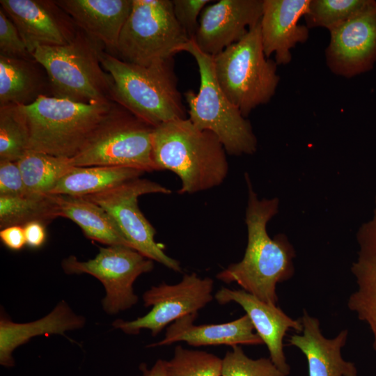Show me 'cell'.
<instances>
[{
	"label": "cell",
	"instance_id": "12",
	"mask_svg": "<svg viewBox=\"0 0 376 376\" xmlns=\"http://www.w3.org/2000/svg\"><path fill=\"white\" fill-rule=\"evenodd\" d=\"M213 283L211 278H201L191 273L184 275L176 284L162 283L152 286L143 295L144 306H152L150 312L132 321L116 320L112 325L127 334L149 329L155 336L168 324L184 315L198 313L210 303L213 299Z\"/></svg>",
	"mask_w": 376,
	"mask_h": 376
},
{
	"label": "cell",
	"instance_id": "36",
	"mask_svg": "<svg viewBox=\"0 0 376 376\" xmlns=\"http://www.w3.org/2000/svg\"><path fill=\"white\" fill-rule=\"evenodd\" d=\"M26 244L31 248H39L46 240L45 226L38 221H31L24 226Z\"/></svg>",
	"mask_w": 376,
	"mask_h": 376
},
{
	"label": "cell",
	"instance_id": "1",
	"mask_svg": "<svg viewBox=\"0 0 376 376\" xmlns=\"http://www.w3.org/2000/svg\"><path fill=\"white\" fill-rule=\"evenodd\" d=\"M245 180L248 189L246 248L243 258L219 272L217 278L226 283L235 282L259 299L276 305V284L292 276L295 250L285 235L271 238L267 231L268 221L278 212L279 199L259 200L246 173Z\"/></svg>",
	"mask_w": 376,
	"mask_h": 376
},
{
	"label": "cell",
	"instance_id": "19",
	"mask_svg": "<svg viewBox=\"0 0 376 376\" xmlns=\"http://www.w3.org/2000/svg\"><path fill=\"white\" fill-rule=\"evenodd\" d=\"M375 204L372 217L357 233L359 251L351 267L357 288L350 295L347 306L368 327L376 350V196Z\"/></svg>",
	"mask_w": 376,
	"mask_h": 376
},
{
	"label": "cell",
	"instance_id": "25",
	"mask_svg": "<svg viewBox=\"0 0 376 376\" xmlns=\"http://www.w3.org/2000/svg\"><path fill=\"white\" fill-rule=\"evenodd\" d=\"M142 170L119 166H74L49 194L85 196L139 178Z\"/></svg>",
	"mask_w": 376,
	"mask_h": 376
},
{
	"label": "cell",
	"instance_id": "13",
	"mask_svg": "<svg viewBox=\"0 0 376 376\" xmlns=\"http://www.w3.org/2000/svg\"><path fill=\"white\" fill-rule=\"evenodd\" d=\"M329 33L325 58L332 73L349 79L371 70L376 63V1Z\"/></svg>",
	"mask_w": 376,
	"mask_h": 376
},
{
	"label": "cell",
	"instance_id": "29",
	"mask_svg": "<svg viewBox=\"0 0 376 376\" xmlns=\"http://www.w3.org/2000/svg\"><path fill=\"white\" fill-rule=\"evenodd\" d=\"M375 0H311L304 16L308 28L323 27L329 31L357 15Z\"/></svg>",
	"mask_w": 376,
	"mask_h": 376
},
{
	"label": "cell",
	"instance_id": "22",
	"mask_svg": "<svg viewBox=\"0 0 376 376\" xmlns=\"http://www.w3.org/2000/svg\"><path fill=\"white\" fill-rule=\"evenodd\" d=\"M85 324L84 317L75 314L61 301L44 318L34 322L16 323L5 316L0 319V363L13 367V352L31 338L39 335L61 334L69 330L81 329Z\"/></svg>",
	"mask_w": 376,
	"mask_h": 376
},
{
	"label": "cell",
	"instance_id": "5",
	"mask_svg": "<svg viewBox=\"0 0 376 376\" xmlns=\"http://www.w3.org/2000/svg\"><path fill=\"white\" fill-rule=\"evenodd\" d=\"M113 103H82L42 95L30 104L21 105L29 128V150L73 157Z\"/></svg>",
	"mask_w": 376,
	"mask_h": 376
},
{
	"label": "cell",
	"instance_id": "7",
	"mask_svg": "<svg viewBox=\"0 0 376 376\" xmlns=\"http://www.w3.org/2000/svg\"><path fill=\"white\" fill-rule=\"evenodd\" d=\"M195 59L200 75L198 93H184L189 120L198 129L214 133L227 154L251 155L257 149V139L250 122L228 100L221 88L214 70L213 56L198 49L193 39L182 48Z\"/></svg>",
	"mask_w": 376,
	"mask_h": 376
},
{
	"label": "cell",
	"instance_id": "18",
	"mask_svg": "<svg viewBox=\"0 0 376 376\" xmlns=\"http://www.w3.org/2000/svg\"><path fill=\"white\" fill-rule=\"evenodd\" d=\"M79 29L116 56L132 0H56Z\"/></svg>",
	"mask_w": 376,
	"mask_h": 376
},
{
	"label": "cell",
	"instance_id": "35",
	"mask_svg": "<svg viewBox=\"0 0 376 376\" xmlns=\"http://www.w3.org/2000/svg\"><path fill=\"white\" fill-rule=\"evenodd\" d=\"M0 239L7 248L13 251H19L26 244L24 228L20 226H11L1 229Z\"/></svg>",
	"mask_w": 376,
	"mask_h": 376
},
{
	"label": "cell",
	"instance_id": "31",
	"mask_svg": "<svg viewBox=\"0 0 376 376\" xmlns=\"http://www.w3.org/2000/svg\"><path fill=\"white\" fill-rule=\"evenodd\" d=\"M222 359L221 376H285L270 358L252 359L235 345Z\"/></svg>",
	"mask_w": 376,
	"mask_h": 376
},
{
	"label": "cell",
	"instance_id": "16",
	"mask_svg": "<svg viewBox=\"0 0 376 376\" xmlns=\"http://www.w3.org/2000/svg\"><path fill=\"white\" fill-rule=\"evenodd\" d=\"M214 298L220 304L234 301L242 307L257 334L267 345L272 363L285 376L288 375L290 368L286 362L283 340L290 329L302 331L301 320L290 318L276 305L266 303L244 290L221 288Z\"/></svg>",
	"mask_w": 376,
	"mask_h": 376
},
{
	"label": "cell",
	"instance_id": "20",
	"mask_svg": "<svg viewBox=\"0 0 376 376\" xmlns=\"http://www.w3.org/2000/svg\"><path fill=\"white\" fill-rule=\"evenodd\" d=\"M198 313L188 314L171 323L164 338L147 347L169 345L183 341L194 347L207 345H263L260 337L246 314L233 321L221 324L196 325Z\"/></svg>",
	"mask_w": 376,
	"mask_h": 376
},
{
	"label": "cell",
	"instance_id": "11",
	"mask_svg": "<svg viewBox=\"0 0 376 376\" xmlns=\"http://www.w3.org/2000/svg\"><path fill=\"white\" fill-rule=\"evenodd\" d=\"M153 267V260L123 245L101 247L96 256L87 261L70 256L62 263L65 273L88 274L102 283L106 290L102 307L109 314L127 310L138 302L134 282L141 274L151 272Z\"/></svg>",
	"mask_w": 376,
	"mask_h": 376
},
{
	"label": "cell",
	"instance_id": "17",
	"mask_svg": "<svg viewBox=\"0 0 376 376\" xmlns=\"http://www.w3.org/2000/svg\"><path fill=\"white\" fill-rule=\"evenodd\" d=\"M310 1L263 0L260 21L263 50L267 58L274 54L277 65L290 63L291 49L307 41L309 29L298 22L307 13Z\"/></svg>",
	"mask_w": 376,
	"mask_h": 376
},
{
	"label": "cell",
	"instance_id": "4",
	"mask_svg": "<svg viewBox=\"0 0 376 376\" xmlns=\"http://www.w3.org/2000/svg\"><path fill=\"white\" fill-rule=\"evenodd\" d=\"M103 48L80 29L68 44L42 45L33 58L45 71L53 97L82 103L112 101L111 78L104 70Z\"/></svg>",
	"mask_w": 376,
	"mask_h": 376
},
{
	"label": "cell",
	"instance_id": "9",
	"mask_svg": "<svg viewBox=\"0 0 376 376\" xmlns=\"http://www.w3.org/2000/svg\"><path fill=\"white\" fill-rule=\"evenodd\" d=\"M189 40L174 16L172 0H132L116 56L148 66L173 58Z\"/></svg>",
	"mask_w": 376,
	"mask_h": 376
},
{
	"label": "cell",
	"instance_id": "8",
	"mask_svg": "<svg viewBox=\"0 0 376 376\" xmlns=\"http://www.w3.org/2000/svg\"><path fill=\"white\" fill-rule=\"evenodd\" d=\"M153 127L113 102L79 151L74 166L128 167L156 171L152 160Z\"/></svg>",
	"mask_w": 376,
	"mask_h": 376
},
{
	"label": "cell",
	"instance_id": "26",
	"mask_svg": "<svg viewBox=\"0 0 376 376\" xmlns=\"http://www.w3.org/2000/svg\"><path fill=\"white\" fill-rule=\"evenodd\" d=\"M28 195H47L74 166L69 159L29 150L18 161Z\"/></svg>",
	"mask_w": 376,
	"mask_h": 376
},
{
	"label": "cell",
	"instance_id": "34",
	"mask_svg": "<svg viewBox=\"0 0 376 376\" xmlns=\"http://www.w3.org/2000/svg\"><path fill=\"white\" fill-rule=\"evenodd\" d=\"M0 195H28L17 162L0 160Z\"/></svg>",
	"mask_w": 376,
	"mask_h": 376
},
{
	"label": "cell",
	"instance_id": "28",
	"mask_svg": "<svg viewBox=\"0 0 376 376\" xmlns=\"http://www.w3.org/2000/svg\"><path fill=\"white\" fill-rule=\"evenodd\" d=\"M29 146V128L21 105L1 106L0 160L17 162Z\"/></svg>",
	"mask_w": 376,
	"mask_h": 376
},
{
	"label": "cell",
	"instance_id": "24",
	"mask_svg": "<svg viewBox=\"0 0 376 376\" xmlns=\"http://www.w3.org/2000/svg\"><path fill=\"white\" fill-rule=\"evenodd\" d=\"M54 196L59 217L77 224L88 238L108 246L131 248L116 222L101 206L82 196Z\"/></svg>",
	"mask_w": 376,
	"mask_h": 376
},
{
	"label": "cell",
	"instance_id": "23",
	"mask_svg": "<svg viewBox=\"0 0 376 376\" xmlns=\"http://www.w3.org/2000/svg\"><path fill=\"white\" fill-rule=\"evenodd\" d=\"M34 59L0 56V107L7 104L28 105L44 92L49 79Z\"/></svg>",
	"mask_w": 376,
	"mask_h": 376
},
{
	"label": "cell",
	"instance_id": "10",
	"mask_svg": "<svg viewBox=\"0 0 376 376\" xmlns=\"http://www.w3.org/2000/svg\"><path fill=\"white\" fill-rule=\"evenodd\" d=\"M171 190L148 179L136 178L96 194L82 196L101 206L113 219L131 248L170 269L180 272L179 261L169 256L155 240V228L138 205L148 194H169Z\"/></svg>",
	"mask_w": 376,
	"mask_h": 376
},
{
	"label": "cell",
	"instance_id": "37",
	"mask_svg": "<svg viewBox=\"0 0 376 376\" xmlns=\"http://www.w3.org/2000/svg\"><path fill=\"white\" fill-rule=\"evenodd\" d=\"M139 369L142 373L140 376H169L165 360L158 359L150 368H148L146 364L143 363Z\"/></svg>",
	"mask_w": 376,
	"mask_h": 376
},
{
	"label": "cell",
	"instance_id": "14",
	"mask_svg": "<svg viewBox=\"0 0 376 376\" xmlns=\"http://www.w3.org/2000/svg\"><path fill=\"white\" fill-rule=\"evenodd\" d=\"M29 52L42 45H64L79 30L71 17L52 0H1Z\"/></svg>",
	"mask_w": 376,
	"mask_h": 376
},
{
	"label": "cell",
	"instance_id": "30",
	"mask_svg": "<svg viewBox=\"0 0 376 376\" xmlns=\"http://www.w3.org/2000/svg\"><path fill=\"white\" fill-rule=\"evenodd\" d=\"M169 376H221L222 359L204 351L175 347L173 357L165 360Z\"/></svg>",
	"mask_w": 376,
	"mask_h": 376
},
{
	"label": "cell",
	"instance_id": "21",
	"mask_svg": "<svg viewBox=\"0 0 376 376\" xmlns=\"http://www.w3.org/2000/svg\"><path fill=\"white\" fill-rule=\"evenodd\" d=\"M302 335L294 334L288 342L299 348L306 357L309 376H357L355 365L344 360L341 348L345 345L347 330L335 338H327L320 331L318 319L304 311L301 318Z\"/></svg>",
	"mask_w": 376,
	"mask_h": 376
},
{
	"label": "cell",
	"instance_id": "15",
	"mask_svg": "<svg viewBox=\"0 0 376 376\" xmlns=\"http://www.w3.org/2000/svg\"><path fill=\"white\" fill-rule=\"evenodd\" d=\"M263 0H219L202 11L195 36L200 50L215 56L242 39L258 24L263 14Z\"/></svg>",
	"mask_w": 376,
	"mask_h": 376
},
{
	"label": "cell",
	"instance_id": "32",
	"mask_svg": "<svg viewBox=\"0 0 376 376\" xmlns=\"http://www.w3.org/2000/svg\"><path fill=\"white\" fill-rule=\"evenodd\" d=\"M0 56L32 59L13 22L0 8Z\"/></svg>",
	"mask_w": 376,
	"mask_h": 376
},
{
	"label": "cell",
	"instance_id": "33",
	"mask_svg": "<svg viewBox=\"0 0 376 376\" xmlns=\"http://www.w3.org/2000/svg\"><path fill=\"white\" fill-rule=\"evenodd\" d=\"M210 0H172L174 16L190 39L193 38L199 25L198 17Z\"/></svg>",
	"mask_w": 376,
	"mask_h": 376
},
{
	"label": "cell",
	"instance_id": "3",
	"mask_svg": "<svg viewBox=\"0 0 376 376\" xmlns=\"http://www.w3.org/2000/svg\"><path fill=\"white\" fill-rule=\"evenodd\" d=\"M104 70L111 78V99L150 126L187 118L173 58L142 66L105 52Z\"/></svg>",
	"mask_w": 376,
	"mask_h": 376
},
{
	"label": "cell",
	"instance_id": "27",
	"mask_svg": "<svg viewBox=\"0 0 376 376\" xmlns=\"http://www.w3.org/2000/svg\"><path fill=\"white\" fill-rule=\"evenodd\" d=\"M59 217L54 196L0 195V228L20 226L31 221L42 223L45 226Z\"/></svg>",
	"mask_w": 376,
	"mask_h": 376
},
{
	"label": "cell",
	"instance_id": "2",
	"mask_svg": "<svg viewBox=\"0 0 376 376\" xmlns=\"http://www.w3.org/2000/svg\"><path fill=\"white\" fill-rule=\"evenodd\" d=\"M226 154L214 133L198 129L188 118L153 128L155 169L169 170L178 176V194H194L221 185L228 173Z\"/></svg>",
	"mask_w": 376,
	"mask_h": 376
},
{
	"label": "cell",
	"instance_id": "6",
	"mask_svg": "<svg viewBox=\"0 0 376 376\" xmlns=\"http://www.w3.org/2000/svg\"><path fill=\"white\" fill-rule=\"evenodd\" d=\"M213 63L221 88L245 118L276 93L280 81L277 64L265 54L260 22L214 56Z\"/></svg>",
	"mask_w": 376,
	"mask_h": 376
}]
</instances>
